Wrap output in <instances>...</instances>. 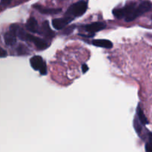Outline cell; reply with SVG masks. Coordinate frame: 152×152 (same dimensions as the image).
Returning <instances> with one entry per match:
<instances>
[{
    "label": "cell",
    "mask_w": 152,
    "mask_h": 152,
    "mask_svg": "<svg viewBox=\"0 0 152 152\" xmlns=\"http://www.w3.org/2000/svg\"><path fill=\"white\" fill-rule=\"evenodd\" d=\"M137 117H138V120H139V121L140 122L141 124L142 125H147L148 123V120H147L146 117H145V115L144 114L143 111H142V110L141 109V108L140 106H138L137 109Z\"/></svg>",
    "instance_id": "13"
},
{
    "label": "cell",
    "mask_w": 152,
    "mask_h": 152,
    "mask_svg": "<svg viewBox=\"0 0 152 152\" xmlns=\"http://www.w3.org/2000/svg\"><path fill=\"white\" fill-rule=\"evenodd\" d=\"M17 35L21 39L26 40V41L31 42L34 43L36 45V47H37V48L39 49V50H44V49H46L48 47V44L46 42H45L44 40L41 39L39 38V37H35V36L34 35L27 34V33L21 28H19Z\"/></svg>",
    "instance_id": "1"
},
{
    "label": "cell",
    "mask_w": 152,
    "mask_h": 152,
    "mask_svg": "<svg viewBox=\"0 0 152 152\" xmlns=\"http://www.w3.org/2000/svg\"><path fill=\"white\" fill-rule=\"evenodd\" d=\"M151 4L149 1H145L141 2L139 5L136 6L135 8L132 10V13L126 17V21L127 22H132L136 18L139 17L141 15L144 14L145 13L148 12L151 9Z\"/></svg>",
    "instance_id": "2"
},
{
    "label": "cell",
    "mask_w": 152,
    "mask_h": 152,
    "mask_svg": "<svg viewBox=\"0 0 152 152\" xmlns=\"http://www.w3.org/2000/svg\"><path fill=\"white\" fill-rule=\"evenodd\" d=\"M105 28V25L102 22H94V23L86 25L84 27L85 30L91 34H94L99 31H102Z\"/></svg>",
    "instance_id": "8"
},
{
    "label": "cell",
    "mask_w": 152,
    "mask_h": 152,
    "mask_svg": "<svg viewBox=\"0 0 152 152\" xmlns=\"http://www.w3.org/2000/svg\"><path fill=\"white\" fill-rule=\"evenodd\" d=\"M148 141L145 144V151L146 152H152V134L148 133Z\"/></svg>",
    "instance_id": "14"
},
{
    "label": "cell",
    "mask_w": 152,
    "mask_h": 152,
    "mask_svg": "<svg viewBox=\"0 0 152 152\" xmlns=\"http://www.w3.org/2000/svg\"><path fill=\"white\" fill-rule=\"evenodd\" d=\"M135 7H136L135 3H131V4H128V5L125 6L123 7H121V8L114 9L113 10V14L117 19H122V18L126 17V16H129L132 13V10L135 8Z\"/></svg>",
    "instance_id": "6"
},
{
    "label": "cell",
    "mask_w": 152,
    "mask_h": 152,
    "mask_svg": "<svg viewBox=\"0 0 152 152\" xmlns=\"http://www.w3.org/2000/svg\"><path fill=\"white\" fill-rule=\"evenodd\" d=\"M31 67L36 71H39L42 75H45L47 74V68L45 62L40 56H34L30 60Z\"/></svg>",
    "instance_id": "5"
},
{
    "label": "cell",
    "mask_w": 152,
    "mask_h": 152,
    "mask_svg": "<svg viewBox=\"0 0 152 152\" xmlns=\"http://www.w3.org/2000/svg\"><path fill=\"white\" fill-rule=\"evenodd\" d=\"M25 27H26L27 30L31 33L36 34V33L39 32V28L38 22H37V21L34 17H31L30 19H28L26 25H25Z\"/></svg>",
    "instance_id": "9"
},
{
    "label": "cell",
    "mask_w": 152,
    "mask_h": 152,
    "mask_svg": "<svg viewBox=\"0 0 152 152\" xmlns=\"http://www.w3.org/2000/svg\"><path fill=\"white\" fill-rule=\"evenodd\" d=\"M82 70H83V73H86L88 71V67L86 64H83V66H82Z\"/></svg>",
    "instance_id": "18"
},
{
    "label": "cell",
    "mask_w": 152,
    "mask_h": 152,
    "mask_svg": "<svg viewBox=\"0 0 152 152\" xmlns=\"http://www.w3.org/2000/svg\"><path fill=\"white\" fill-rule=\"evenodd\" d=\"M87 7V2L86 1L81 0L70 6L67 10V14L74 16H81L86 13Z\"/></svg>",
    "instance_id": "3"
},
{
    "label": "cell",
    "mask_w": 152,
    "mask_h": 152,
    "mask_svg": "<svg viewBox=\"0 0 152 152\" xmlns=\"http://www.w3.org/2000/svg\"><path fill=\"white\" fill-rule=\"evenodd\" d=\"M92 44L95 46L104 48H111L113 47V43L108 39H96L92 42Z\"/></svg>",
    "instance_id": "11"
},
{
    "label": "cell",
    "mask_w": 152,
    "mask_h": 152,
    "mask_svg": "<svg viewBox=\"0 0 152 152\" xmlns=\"http://www.w3.org/2000/svg\"><path fill=\"white\" fill-rule=\"evenodd\" d=\"M36 8L42 13L44 14H57V13H60L61 9L59 8H45V7H41V6H35Z\"/></svg>",
    "instance_id": "12"
},
{
    "label": "cell",
    "mask_w": 152,
    "mask_h": 152,
    "mask_svg": "<svg viewBox=\"0 0 152 152\" xmlns=\"http://www.w3.org/2000/svg\"><path fill=\"white\" fill-rule=\"evenodd\" d=\"M12 0H1V4L2 5H7L10 3Z\"/></svg>",
    "instance_id": "16"
},
{
    "label": "cell",
    "mask_w": 152,
    "mask_h": 152,
    "mask_svg": "<svg viewBox=\"0 0 152 152\" xmlns=\"http://www.w3.org/2000/svg\"><path fill=\"white\" fill-rule=\"evenodd\" d=\"M40 33L48 39L53 38L55 35L54 32L50 29V26H49V23L48 21H45V22H43L42 25V31Z\"/></svg>",
    "instance_id": "10"
},
{
    "label": "cell",
    "mask_w": 152,
    "mask_h": 152,
    "mask_svg": "<svg viewBox=\"0 0 152 152\" xmlns=\"http://www.w3.org/2000/svg\"><path fill=\"white\" fill-rule=\"evenodd\" d=\"M19 26L16 24L10 25L9 31H7L4 34V42L7 45L13 46L16 43V36H17L18 31H19Z\"/></svg>",
    "instance_id": "4"
},
{
    "label": "cell",
    "mask_w": 152,
    "mask_h": 152,
    "mask_svg": "<svg viewBox=\"0 0 152 152\" xmlns=\"http://www.w3.org/2000/svg\"><path fill=\"white\" fill-rule=\"evenodd\" d=\"M134 128H135V130L136 132H137L138 134L140 133V131H141V126H140V123H138V120H137V118L135 119L134 120Z\"/></svg>",
    "instance_id": "15"
},
{
    "label": "cell",
    "mask_w": 152,
    "mask_h": 152,
    "mask_svg": "<svg viewBox=\"0 0 152 152\" xmlns=\"http://www.w3.org/2000/svg\"><path fill=\"white\" fill-rule=\"evenodd\" d=\"M7 56V52H6L5 50H4L3 48L1 49V54H0V56L1 58H4Z\"/></svg>",
    "instance_id": "17"
},
{
    "label": "cell",
    "mask_w": 152,
    "mask_h": 152,
    "mask_svg": "<svg viewBox=\"0 0 152 152\" xmlns=\"http://www.w3.org/2000/svg\"><path fill=\"white\" fill-rule=\"evenodd\" d=\"M72 21V19L71 17H64L59 18V19H53L52 20V25L53 28L56 30H62L68 25L69 22Z\"/></svg>",
    "instance_id": "7"
}]
</instances>
